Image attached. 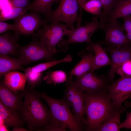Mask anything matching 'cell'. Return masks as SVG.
<instances>
[{
    "instance_id": "1",
    "label": "cell",
    "mask_w": 131,
    "mask_h": 131,
    "mask_svg": "<svg viewBox=\"0 0 131 131\" xmlns=\"http://www.w3.org/2000/svg\"><path fill=\"white\" fill-rule=\"evenodd\" d=\"M23 92L24 100L20 111L22 119L30 130H40L49 124V111L34 91L25 89Z\"/></svg>"
},
{
    "instance_id": "2",
    "label": "cell",
    "mask_w": 131,
    "mask_h": 131,
    "mask_svg": "<svg viewBox=\"0 0 131 131\" xmlns=\"http://www.w3.org/2000/svg\"><path fill=\"white\" fill-rule=\"evenodd\" d=\"M105 93L92 94L85 91L84 113L87 124L84 130L95 131L113 109L115 106L111 98Z\"/></svg>"
},
{
    "instance_id": "3",
    "label": "cell",
    "mask_w": 131,
    "mask_h": 131,
    "mask_svg": "<svg viewBox=\"0 0 131 131\" xmlns=\"http://www.w3.org/2000/svg\"><path fill=\"white\" fill-rule=\"evenodd\" d=\"M34 91L49 107L50 118L49 124H61L71 131L84 130V127L77 120L70 106L64 99L53 98L45 92Z\"/></svg>"
},
{
    "instance_id": "4",
    "label": "cell",
    "mask_w": 131,
    "mask_h": 131,
    "mask_svg": "<svg viewBox=\"0 0 131 131\" xmlns=\"http://www.w3.org/2000/svg\"><path fill=\"white\" fill-rule=\"evenodd\" d=\"M34 34L32 35L33 40L31 42L25 46H20L18 58L22 65L43 59L48 62L55 60L54 57L56 54L66 52L68 49L67 46L56 51H51L40 41L37 34Z\"/></svg>"
},
{
    "instance_id": "5",
    "label": "cell",
    "mask_w": 131,
    "mask_h": 131,
    "mask_svg": "<svg viewBox=\"0 0 131 131\" xmlns=\"http://www.w3.org/2000/svg\"><path fill=\"white\" fill-rule=\"evenodd\" d=\"M65 86L63 99L71 108L76 118L84 128L87 124L84 116L85 91L77 85L72 76L68 74Z\"/></svg>"
},
{
    "instance_id": "6",
    "label": "cell",
    "mask_w": 131,
    "mask_h": 131,
    "mask_svg": "<svg viewBox=\"0 0 131 131\" xmlns=\"http://www.w3.org/2000/svg\"><path fill=\"white\" fill-rule=\"evenodd\" d=\"M79 4L77 0H60L57 8L53 11L46 20L47 22H64L70 30L75 28L74 23L81 25V19L78 15Z\"/></svg>"
},
{
    "instance_id": "7",
    "label": "cell",
    "mask_w": 131,
    "mask_h": 131,
    "mask_svg": "<svg viewBox=\"0 0 131 131\" xmlns=\"http://www.w3.org/2000/svg\"><path fill=\"white\" fill-rule=\"evenodd\" d=\"M42 28L38 31L37 34L39 40L48 49L56 51L57 45L66 35L68 36L71 31L66 24L55 22L43 25Z\"/></svg>"
},
{
    "instance_id": "8",
    "label": "cell",
    "mask_w": 131,
    "mask_h": 131,
    "mask_svg": "<svg viewBox=\"0 0 131 131\" xmlns=\"http://www.w3.org/2000/svg\"><path fill=\"white\" fill-rule=\"evenodd\" d=\"M103 24L97 17H93L92 21L87 24L83 26L77 25L76 28L71 30L68 39H63L58 44V46L62 48L74 43L85 42L88 44L91 41L90 38L94 33L101 29Z\"/></svg>"
},
{
    "instance_id": "9",
    "label": "cell",
    "mask_w": 131,
    "mask_h": 131,
    "mask_svg": "<svg viewBox=\"0 0 131 131\" xmlns=\"http://www.w3.org/2000/svg\"><path fill=\"white\" fill-rule=\"evenodd\" d=\"M94 72H89L76 77L74 81L82 90L87 93H105L110 82L106 75H98Z\"/></svg>"
},
{
    "instance_id": "10",
    "label": "cell",
    "mask_w": 131,
    "mask_h": 131,
    "mask_svg": "<svg viewBox=\"0 0 131 131\" xmlns=\"http://www.w3.org/2000/svg\"><path fill=\"white\" fill-rule=\"evenodd\" d=\"M101 29L105 34L104 39L99 42L101 45L115 46L131 44L123 33V25L117 20L106 22L103 24Z\"/></svg>"
},
{
    "instance_id": "11",
    "label": "cell",
    "mask_w": 131,
    "mask_h": 131,
    "mask_svg": "<svg viewBox=\"0 0 131 131\" xmlns=\"http://www.w3.org/2000/svg\"><path fill=\"white\" fill-rule=\"evenodd\" d=\"M14 20L15 27L14 32L20 35H32L40 27L48 23L41 18L38 12H35L24 14Z\"/></svg>"
},
{
    "instance_id": "12",
    "label": "cell",
    "mask_w": 131,
    "mask_h": 131,
    "mask_svg": "<svg viewBox=\"0 0 131 131\" xmlns=\"http://www.w3.org/2000/svg\"><path fill=\"white\" fill-rule=\"evenodd\" d=\"M106 92L114 106H121L131 94V76H121L117 80L108 85Z\"/></svg>"
},
{
    "instance_id": "13",
    "label": "cell",
    "mask_w": 131,
    "mask_h": 131,
    "mask_svg": "<svg viewBox=\"0 0 131 131\" xmlns=\"http://www.w3.org/2000/svg\"><path fill=\"white\" fill-rule=\"evenodd\" d=\"M104 49L111 56L110 68L106 75L110 82L113 81L119 67L126 61L131 60V44L115 46H107Z\"/></svg>"
},
{
    "instance_id": "14",
    "label": "cell",
    "mask_w": 131,
    "mask_h": 131,
    "mask_svg": "<svg viewBox=\"0 0 131 131\" xmlns=\"http://www.w3.org/2000/svg\"><path fill=\"white\" fill-rule=\"evenodd\" d=\"M9 89L1 81L0 83V101L7 107L18 113L20 111L22 104L21 97L17 93Z\"/></svg>"
},
{
    "instance_id": "15",
    "label": "cell",
    "mask_w": 131,
    "mask_h": 131,
    "mask_svg": "<svg viewBox=\"0 0 131 131\" xmlns=\"http://www.w3.org/2000/svg\"><path fill=\"white\" fill-rule=\"evenodd\" d=\"M20 35L8 32L0 36V54L18 56L20 46L17 43Z\"/></svg>"
},
{
    "instance_id": "16",
    "label": "cell",
    "mask_w": 131,
    "mask_h": 131,
    "mask_svg": "<svg viewBox=\"0 0 131 131\" xmlns=\"http://www.w3.org/2000/svg\"><path fill=\"white\" fill-rule=\"evenodd\" d=\"M94 54L93 52H87L84 50L79 52L77 55L81 57V60L68 74L78 77L89 72H94L93 69Z\"/></svg>"
},
{
    "instance_id": "17",
    "label": "cell",
    "mask_w": 131,
    "mask_h": 131,
    "mask_svg": "<svg viewBox=\"0 0 131 131\" xmlns=\"http://www.w3.org/2000/svg\"><path fill=\"white\" fill-rule=\"evenodd\" d=\"M125 109L122 105L115 106L105 121L96 130L97 131H119L121 115Z\"/></svg>"
},
{
    "instance_id": "18",
    "label": "cell",
    "mask_w": 131,
    "mask_h": 131,
    "mask_svg": "<svg viewBox=\"0 0 131 131\" xmlns=\"http://www.w3.org/2000/svg\"><path fill=\"white\" fill-rule=\"evenodd\" d=\"M99 42L94 43L91 41L88 44L86 48L88 51L94 53L93 69L94 71L104 66L111 65V60L106 51Z\"/></svg>"
},
{
    "instance_id": "19",
    "label": "cell",
    "mask_w": 131,
    "mask_h": 131,
    "mask_svg": "<svg viewBox=\"0 0 131 131\" xmlns=\"http://www.w3.org/2000/svg\"><path fill=\"white\" fill-rule=\"evenodd\" d=\"M4 84L14 92L24 91L26 78L25 74L16 71H12L4 75Z\"/></svg>"
},
{
    "instance_id": "20",
    "label": "cell",
    "mask_w": 131,
    "mask_h": 131,
    "mask_svg": "<svg viewBox=\"0 0 131 131\" xmlns=\"http://www.w3.org/2000/svg\"><path fill=\"white\" fill-rule=\"evenodd\" d=\"M0 116L3 124L7 127H22V121L18 113L9 109L0 101Z\"/></svg>"
},
{
    "instance_id": "21",
    "label": "cell",
    "mask_w": 131,
    "mask_h": 131,
    "mask_svg": "<svg viewBox=\"0 0 131 131\" xmlns=\"http://www.w3.org/2000/svg\"><path fill=\"white\" fill-rule=\"evenodd\" d=\"M18 58L0 54V76H4L7 73L15 70L24 71Z\"/></svg>"
},
{
    "instance_id": "22",
    "label": "cell",
    "mask_w": 131,
    "mask_h": 131,
    "mask_svg": "<svg viewBox=\"0 0 131 131\" xmlns=\"http://www.w3.org/2000/svg\"><path fill=\"white\" fill-rule=\"evenodd\" d=\"M59 0H34L25 7L28 10L33 12L41 13L45 15L47 18L52 12V6L54 2Z\"/></svg>"
},
{
    "instance_id": "23",
    "label": "cell",
    "mask_w": 131,
    "mask_h": 131,
    "mask_svg": "<svg viewBox=\"0 0 131 131\" xmlns=\"http://www.w3.org/2000/svg\"><path fill=\"white\" fill-rule=\"evenodd\" d=\"M131 14V0H118L108 21H115Z\"/></svg>"
},
{
    "instance_id": "24",
    "label": "cell",
    "mask_w": 131,
    "mask_h": 131,
    "mask_svg": "<svg viewBox=\"0 0 131 131\" xmlns=\"http://www.w3.org/2000/svg\"><path fill=\"white\" fill-rule=\"evenodd\" d=\"M72 60L71 56L69 54L61 59L40 64L32 67H28L25 69L24 71L34 73L42 72L56 65L63 62H71Z\"/></svg>"
},
{
    "instance_id": "25",
    "label": "cell",
    "mask_w": 131,
    "mask_h": 131,
    "mask_svg": "<svg viewBox=\"0 0 131 131\" xmlns=\"http://www.w3.org/2000/svg\"><path fill=\"white\" fill-rule=\"evenodd\" d=\"M67 76L66 73L62 70L51 71L47 72L43 79L46 83L56 85L57 84L66 82Z\"/></svg>"
},
{
    "instance_id": "26",
    "label": "cell",
    "mask_w": 131,
    "mask_h": 131,
    "mask_svg": "<svg viewBox=\"0 0 131 131\" xmlns=\"http://www.w3.org/2000/svg\"><path fill=\"white\" fill-rule=\"evenodd\" d=\"M102 5L103 11L99 17V21L103 24L108 21L118 0H100Z\"/></svg>"
},
{
    "instance_id": "27",
    "label": "cell",
    "mask_w": 131,
    "mask_h": 131,
    "mask_svg": "<svg viewBox=\"0 0 131 131\" xmlns=\"http://www.w3.org/2000/svg\"><path fill=\"white\" fill-rule=\"evenodd\" d=\"M25 8H15L0 11V21H4L10 19H14L26 14L27 11Z\"/></svg>"
},
{
    "instance_id": "28",
    "label": "cell",
    "mask_w": 131,
    "mask_h": 131,
    "mask_svg": "<svg viewBox=\"0 0 131 131\" xmlns=\"http://www.w3.org/2000/svg\"><path fill=\"white\" fill-rule=\"evenodd\" d=\"M102 3L100 0H90L83 4L82 8L87 12L98 16L101 15L102 11Z\"/></svg>"
},
{
    "instance_id": "29",
    "label": "cell",
    "mask_w": 131,
    "mask_h": 131,
    "mask_svg": "<svg viewBox=\"0 0 131 131\" xmlns=\"http://www.w3.org/2000/svg\"><path fill=\"white\" fill-rule=\"evenodd\" d=\"M26 78V81L32 87L34 88L40 83L43 76L42 72L34 73L30 72H25Z\"/></svg>"
},
{
    "instance_id": "30",
    "label": "cell",
    "mask_w": 131,
    "mask_h": 131,
    "mask_svg": "<svg viewBox=\"0 0 131 131\" xmlns=\"http://www.w3.org/2000/svg\"><path fill=\"white\" fill-rule=\"evenodd\" d=\"M116 73L121 76H131V60L122 64L117 69Z\"/></svg>"
},
{
    "instance_id": "31",
    "label": "cell",
    "mask_w": 131,
    "mask_h": 131,
    "mask_svg": "<svg viewBox=\"0 0 131 131\" xmlns=\"http://www.w3.org/2000/svg\"><path fill=\"white\" fill-rule=\"evenodd\" d=\"M66 128L61 124H49L42 128L40 131H67Z\"/></svg>"
},
{
    "instance_id": "32",
    "label": "cell",
    "mask_w": 131,
    "mask_h": 131,
    "mask_svg": "<svg viewBox=\"0 0 131 131\" xmlns=\"http://www.w3.org/2000/svg\"><path fill=\"white\" fill-rule=\"evenodd\" d=\"M15 27L14 24H9L4 21L0 22V33L1 34L8 31H15Z\"/></svg>"
},
{
    "instance_id": "33",
    "label": "cell",
    "mask_w": 131,
    "mask_h": 131,
    "mask_svg": "<svg viewBox=\"0 0 131 131\" xmlns=\"http://www.w3.org/2000/svg\"><path fill=\"white\" fill-rule=\"evenodd\" d=\"M29 0H11L12 8H25L29 4Z\"/></svg>"
},
{
    "instance_id": "34",
    "label": "cell",
    "mask_w": 131,
    "mask_h": 131,
    "mask_svg": "<svg viewBox=\"0 0 131 131\" xmlns=\"http://www.w3.org/2000/svg\"><path fill=\"white\" fill-rule=\"evenodd\" d=\"M123 26L126 33L131 32V16H127L123 17Z\"/></svg>"
},
{
    "instance_id": "35",
    "label": "cell",
    "mask_w": 131,
    "mask_h": 131,
    "mask_svg": "<svg viewBox=\"0 0 131 131\" xmlns=\"http://www.w3.org/2000/svg\"><path fill=\"white\" fill-rule=\"evenodd\" d=\"M120 128L121 129H131V112H127L126 119L121 123Z\"/></svg>"
},
{
    "instance_id": "36",
    "label": "cell",
    "mask_w": 131,
    "mask_h": 131,
    "mask_svg": "<svg viewBox=\"0 0 131 131\" xmlns=\"http://www.w3.org/2000/svg\"><path fill=\"white\" fill-rule=\"evenodd\" d=\"M11 0H0V11L12 8Z\"/></svg>"
},
{
    "instance_id": "37",
    "label": "cell",
    "mask_w": 131,
    "mask_h": 131,
    "mask_svg": "<svg viewBox=\"0 0 131 131\" xmlns=\"http://www.w3.org/2000/svg\"><path fill=\"white\" fill-rule=\"evenodd\" d=\"M79 7L80 8V13H82V7L84 4L87 1V0H77Z\"/></svg>"
},
{
    "instance_id": "38",
    "label": "cell",
    "mask_w": 131,
    "mask_h": 131,
    "mask_svg": "<svg viewBox=\"0 0 131 131\" xmlns=\"http://www.w3.org/2000/svg\"><path fill=\"white\" fill-rule=\"evenodd\" d=\"M13 131H28V130L22 127H13Z\"/></svg>"
},
{
    "instance_id": "39",
    "label": "cell",
    "mask_w": 131,
    "mask_h": 131,
    "mask_svg": "<svg viewBox=\"0 0 131 131\" xmlns=\"http://www.w3.org/2000/svg\"><path fill=\"white\" fill-rule=\"evenodd\" d=\"M6 126L4 124L0 125V131H7L8 130L6 128ZM7 127V126H6Z\"/></svg>"
},
{
    "instance_id": "40",
    "label": "cell",
    "mask_w": 131,
    "mask_h": 131,
    "mask_svg": "<svg viewBox=\"0 0 131 131\" xmlns=\"http://www.w3.org/2000/svg\"><path fill=\"white\" fill-rule=\"evenodd\" d=\"M125 34L128 39L131 42V32L126 33Z\"/></svg>"
}]
</instances>
